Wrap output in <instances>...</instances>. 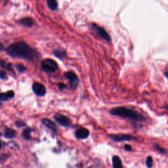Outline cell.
<instances>
[{"instance_id": "44dd1931", "label": "cell", "mask_w": 168, "mask_h": 168, "mask_svg": "<svg viewBox=\"0 0 168 168\" xmlns=\"http://www.w3.org/2000/svg\"><path fill=\"white\" fill-rule=\"evenodd\" d=\"M7 74L5 71L3 70H1L0 71V78L3 79H7Z\"/></svg>"}, {"instance_id": "2e32d148", "label": "cell", "mask_w": 168, "mask_h": 168, "mask_svg": "<svg viewBox=\"0 0 168 168\" xmlns=\"http://www.w3.org/2000/svg\"><path fill=\"white\" fill-rule=\"evenodd\" d=\"M31 133H32V129L30 128H26L24 131H23V137H24L26 139L29 140L31 138Z\"/></svg>"}, {"instance_id": "9c48e42d", "label": "cell", "mask_w": 168, "mask_h": 168, "mask_svg": "<svg viewBox=\"0 0 168 168\" xmlns=\"http://www.w3.org/2000/svg\"><path fill=\"white\" fill-rule=\"evenodd\" d=\"M89 134V131L85 128H79L76 132V136L78 138H85Z\"/></svg>"}, {"instance_id": "ffe728a7", "label": "cell", "mask_w": 168, "mask_h": 168, "mask_svg": "<svg viewBox=\"0 0 168 168\" xmlns=\"http://www.w3.org/2000/svg\"><path fill=\"white\" fill-rule=\"evenodd\" d=\"M9 96L7 93H0V100L3 101H6L8 100Z\"/></svg>"}, {"instance_id": "7402d4cb", "label": "cell", "mask_w": 168, "mask_h": 168, "mask_svg": "<svg viewBox=\"0 0 168 168\" xmlns=\"http://www.w3.org/2000/svg\"><path fill=\"white\" fill-rule=\"evenodd\" d=\"M124 149L126 150V151H131L132 150V147L130 145V144H126L124 145Z\"/></svg>"}, {"instance_id": "8992f818", "label": "cell", "mask_w": 168, "mask_h": 168, "mask_svg": "<svg viewBox=\"0 0 168 168\" xmlns=\"http://www.w3.org/2000/svg\"><path fill=\"white\" fill-rule=\"evenodd\" d=\"M92 27L94 29V30L96 31V32L98 34V35L101 36L102 38H103L106 41L110 42L111 41V36H109V34H108V32L104 29L103 28L99 26L98 25H96V24H92Z\"/></svg>"}, {"instance_id": "6da1fadb", "label": "cell", "mask_w": 168, "mask_h": 168, "mask_svg": "<svg viewBox=\"0 0 168 168\" xmlns=\"http://www.w3.org/2000/svg\"><path fill=\"white\" fill-rule=\"evenodd\" d=\"M7 53L12 57L22 58L27 61H32L38 56V53L31 48L25 42H19L11 44L6 49Z\"/></svg>"}, {"instance_id": "7a4b0ae2", "label": "cell", "mask_w": 168, "mask_h": 168, "mask_svg": "<svg viewBox=\"0 0 168 168\" xmlns=\"http://www.w3.org/2000/svg\"><path fill=\"white\" fill-rule=\"evenodd\" d=\"M111 114L116 116L127 118L131 121H138V122H142V121H146L145 117H144L139 112L135 111L133 109L124 107L112 108L111 111Z\"/></svg>"}, {"instance_id": "ac0fdd59", "label": "cell", "mask_w": 168, "mask_h": 168, "mask_svg": "<svg viewBox=\"0 0 168 168\" xmlns=\"http://www.w3.org/2000/svg\"><path fill=\"white\" fill-rule=\"evenodd\" d=\"M146 166L148 168H151L153 166V159L151 156H148L146 160Z\"/></svg>"}, {"instance_id": "603a6c76", "label": "cell", "mask_w": 168, "mask_h": 168, "mask_svg": "<svg viewBox=\"0 0 168 168\" xmlns=\"http://www.w3.org/2000/svg\"><path fill=\"white\" fill-rule=\"evenodd\" d=\"M5 68H6V69H7V70L10 72H13V68H12V65H11V63H9L7 64V65H6V66H5Z\"/></svg>"}, {"instance_id": "52a82bcc", "label": "cell", "mask_w": 168, "mask_h": 168, "mask_svg": "<svg viewBox=\"0 0 168 168\" xmlns=\"http://www.w3.org/2000/svg\"><path fill=\"white\" fill-rule=\"evenodd\" d=\"M55 119L58 123L62 126L68 127L71 124V121L70 119H69L68 117L65 116L60 114H55Z\"/></svg>"}, {"instance_id": "5b68a950", "label": "cell", "mask_w": 168, "mask_h": 168, "mask_svg": "<svg viewBox=\"0 0 168 168\" xmlns=\"http://www.w3.org/2000/svg\"><path fill=\"white\" fill-rule=\"evenodd\" d=\"M108 136L111 139L116 142L133 141L136 139V137L135 136L127 134H112L109 135Z\"/></svg>"}, {"instance_id": "83f0119b", "label": "cell", "mask_w": 168, "mask_h": 168, "mask_svg": "<svg viewBox=\"0 0 168 168\" xmlns=\"http://www.w3.org/2000/svg\"><path fill=\"white\" fill-rule=\"evenodd\" d=\"M164 108L166 110V111L168 112V105H166L165 107H164Z\"/></svg>"}, {"instance_id": "f546056e", "label": "cell", "mask_w": 168, "mask_h": 168, "mask_svg": "<svg viewBox=\"0 0 168 168\" xmlns=\"http://www.w3.org/2000/svg\"><path fill=\"white\" fill-rule=\"evenodd\" d=\"M2 135V134H1V133H0V135Z\"/></svg>"}, {"instance_id": "7c38bea8", "label": "cell", "mask_w": 168, "mask_h": 168, "mask_svg": "<svg viewBox=\"0 0 168 168\" xmlns=\"http://www.w3.org/2000/svg\"><path fill=\"white\" fill-rule=\"evenodd\" d=\"M112 165L113 168H122V161L120 158L118 156H114L112 158Z\"/></svg>"}, {"instance_id": "8fae6325", "label": "cell", "mask_w": 168, "mask_h": 168, "mask_svg": "<svg viewBox=\"0 0 168 168\" xmlns=\"http://www.w3.org/2000/svg\"><path fill=\"white\" fill-rule=\"evenodd\" d=\"M19 23L25 27H28L30 28L34 25V20L31 18H28V17H26V18L22 19L19 20Z\"/></svg>"}, {"instance_id": "e0dca14e", "label": "cell", "mask_w": 168, "mask_h": 168, "mask_svg": "<svg viewBox=\"0 0 168 168\" xmlns=\"http://www.w3.org/2000/svg\"><path fill=\"white\" fill-rule=\"evenodd\" d=\"M153 148L156 150H157L158 152H160L161 154H166L167 153L166 150L164 148H163V147H161V146H160L158 144H154V146H153Z\"/></svg>"}, {"instance_id": "484cf974", "label": "cell", "mask_w": 168, "mask_h": 168, "mask_svg": "<svg viewBox=\"0 0 168 168\" xmlns=\"http://www.w3.org/2000/svg\"><path fill=\"white\" fill-rule=\"evenodd\" d=\"M3 45L2 44V43H0V49L1 50H3Z\"/></svg>"}, {"instance_id": "ba28073f", "label": "cell", "mask_w": 168, "mask_h": 168, "mask_svg": "<svg viewBox=\"0 0 168 168\" xmlns=\"http://www.w3.org/2000/svg\"><path fill=\"white\" fill-rule=\"evenodd\" d=\"M32 90L38 96H43L46 93L45 86L39 83H34L32 85Z\"/></svg>"}, {"instance_id": "4fadbf2b", "label": "cell", "mask_w": 168, "mask_h": 168, "mask_svg": "<svg viewBox=\"0 0 168 168\" xmlns=\"http://www.w3.org/2000/svg\"><path fill=\"white\" fill-rule=\"evenodd\" d=\"M53 53L55 57L59 59H63L66 57V52L63 49H57L53 51Z\"/></svg>"}, {"instance_id": "277c9868", "label": "cell", "mask_w": 168, "mask_h": 168, "mask_svg": "<svg viewBox=\"0 0 168 168\" xmlns=\"http://www.w3.org/2000/svg\"><path fill=\"white\" fill-rule=\"evenodd\" d=\"M65 77L69 81L71 89L72 90L76 89L79 84V79H78L77 75L74 72L70 71V72H67L65 73Z\"/></svg>"}, {"instance_id": "d4e9b609", "label": "cell", "mask_w": 168, "mask_h": 168, "mask_svg": "<svg viewBox=\"0 0 168 168\" xmlns=\"http://www.w3.org/2000/svg\"><path fill=\"white\" fill-rule=\"evenodd\" d=\"M59 89L62 90L63 89L65 88V85L62 84V83H61V84H59Z\"/></svg>"}, {"instance_id": "4316f807", "label": "cell", "mask_w": 168, "mask_h": 168, "mask_svg": "<svg viewBox=\"0 0 168 168\" xmlns=\"http://www.w3.org/2000/svg\"><path fill=\"white\" fill-rule=\"evenodd\" d=\"M164 75H165V76L168 78V72H166L165 74H164Z\"/></svg>"}, {"instance_id": "d6986e66", "label": "cell", "mask_w": 168, "mask_h": 168, "mask_svg": "<svg viewBox=\"0 0 168 168\" xmlns=\"http://www.w3.org/2000/svg\"><path fill=\"white\" fill-rule=\"evenodd\" d=\"M16 68L17 70H18V71L20 73H23L25 72L26 70V68L24 66H22V65H16Z\"/></svg>"}, {"instance_id": "30bf717a", "label": "cell", "mask_w": 168, "mask_h": 168, "mask_svg": "<svg viewBox=\"0 0 168 168\" xmlns=\"http://www.w3.org/2000/svg\"><path fill=\"white\" fill-rule=\"evenodd\" d=\"M42 123L46 126L48 127V128H49L50 129L53 130V131L56 132L57 130V127L56 125V124L53 122V121H51L49 119H43L42 120Z\"/></svg>"}, {"instance_id": "f1b7e54d", "label": "cell", "mask_w": 168, "mask_h": 168, "mask_svg": "<svg viewBox=\"0 0 168 168\" xmlns=\"http://www.w3.org/2000/svg\"><path fill=\"white\" fill-rule=\"evenodd\" d=\"M2 144L1 141H0V149H1V148H2Z\"/></svg>"}, {"instance_id": "3957f363", "label": "cell", "mask_w": 168, "mask_h": 168, "mask_svg": "<svg viewBox=\"0 0 168 168\" xmlns=\"http://www.w3.org/2000/svg\"><path fill=\"white\" fill-rule=\"evenodd\" d=\"M42 69L46 72H55L58 69L57 63L53 59H47L42 62Z\"/></svg>"}, {"instance_id": "5bb4252c", "label": "cell", "mask_w": 168, "mask_h": 168, "mask_svg": "<svg viewBox=\"0 0 168 168\" xmlns=\"http://www.w3.org/2000/svg\"><path fill=\"white\" fill-rule=\"evenodd\" d=\"M48 7L52 11H56L58 8V3L57 0H47Z\"/></svg>"}, {"instance_id": "cb8c5ba5", "label": "cell", "mask_w": 168, "mask_h": 168, "mask_svg": "<svg viewBox=\"0 0 168 168\" xmlns=\"http://www.w3.org/2000/svg\"><path fill=\"white\" fill-rule=\"evenodd\" d=\"M7 93V95L9 96V98H13L14 97V95H15V93L13 91H9Z\"/></svg>"}, {"instance_id": "9a60e30c", "label": "cell", "mask_w": 168, "mask_h": 168, "mask_svg": "<svg viewBox=\"0 0 168 168\" xmlns=\"http://www.w3.org/2000/svg\"><path fill=\"white\" fill-rule=\"evenodd\" d=\"M16 131L13 129H8L5 133V136L7 138H13L16 136Z\"/></svg>"}]
</instances>
